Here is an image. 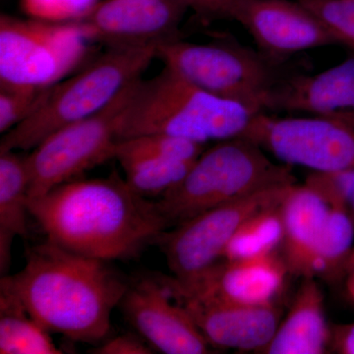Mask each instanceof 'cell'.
Returning <instances> with one entry per match:
<instances>
[{"mask_svg": "<svg viewBox=\"0 0 354 354\" xmlns=\"http://www.w3.org/2000/svg\"><path fill=\"white\" fill-rule=\"evenodd\" d=\"M297 1H298V0H297Z\"/></svg>", "mask_w": 354, "mask_h": 354, "instance_id": "35", "label": "cell"}, {"mask_svg": "<svg viewBox=\"0 0 354 354\" xmlns=\"http://www.w3.org/2000/svg\"><path fill=\"white\" fill-rule=\"evenodd\" d=\"M292 183L297 179L290 165L274 162L260 146L237 137L205 150L157 205L172 227L257 191Z\"/></svg>", "mask_w": 354, "mask_h": 354, "instance_id": "4", "label": "cell"}, {"mask_svg": "<svg viewBox=\"0 0 354 354\" xmlns=\"http://www.w3.org/2000/svg\"><path fill=\"white\" fill-rule=\"evenodd\" d=\"M187 10L179 0H104L82 22L91 39L108 48L158 46L178 39Z\"/></svg>", "mask_w": 354, "mask_h": 354, "instance_id": "14", "label": "cell"}, {"mask_svg": "<svg viewBox=\"0 0 354 354\" xmlns=\"http://www.w3.org/2000/svg\"><path fill=\"white\" fill-rule=\"evenodd\" d=\"M157 44L109 48L73 75L55 84L43 106L2 136V151H30L51 133L90 118L118 97L157 58Z\"/></svg>", "mask_w": 354, "mask_h": 354, "instance_id": "5", "label": "cell"}, {"mask_svg": "<svg viewBox=\"0 0 354 354\" xmlns=\"http://www.w3.org/2000/svg\"><path fill=\"white\" fill-rule=\"evenodd\" d=\"M29 211L51 243L106 262L136 257L169 228L157 202L118 174L62 184L30 198Z\"/></svg>", "mask_w": 354, "mask_h": 354, "instance_id": "1", "label": "cell"}, {"mask_svg": "<svg viewBox=\"0 0 354 354\" xmlns=\"http://www.w3.org/2000/svg\"><path fill=\"white\" fill-rule=\"evenodd\" d=\"M241 137L290 167L315 172L354 169V127L332 116L259 113Z\"/></svg>", "mask_w": 354, "mask_h": 354, "instance_id": "10", "label": "cell"}, {"mask_svg": "<svg viewBox=\"0 0 354 354\" xmlns=\"http://www.w3.org/2000/svg\"><path fill=\"white\" fill-rule=\"evenodd\" d=\"M157 58L198 87L266 113L283 64L234 41L194 44L181 39L158 44Z\"/></svg>", "mask_w": 354, "mask_h": 354, "instance_id": "6", "label": "cell"}, {"mask_svg": "<svg viewBox=\"0 0 354 354\" xmlns=\"http://www.w3.org/2000/svg\"><path fill=\"white\" fill-rule=\"evenodd\" d=\"M324 116H332V118L344 121V122L348 123V124L354 127V109H351V111H341V113H333L330 114V115Z\"/></svg>", "mask_w": 354, "mask_h": 354, "instance_id": "33", "label": "cell"}, {"mask_svg": "<svg viewBox=\"0 0 354 354\" xmlns=\"http://www.w3.org/2000/svg\"><path fill=\"white\" fill-rule=\"evenodd\" d=\"M228 18L246 29L263 55L279 64L302 51L337 44L299 1L230 0Z\"/></svg>", "mask_w": 354, "mask_h": 354, "instance_id": "11", "label": "cell"}, {"mask_svg": "<svg viewBox=\"0 0 354 354\" xmlns=\"http://www.w3.org/2000/svg\"><path fill=\"white\" fill-rule=\"evenodd\" d=\"M330 207L314 191L297 183L283 202L281 257L290 274L311 278V265Z\"/></svg>", "mask_w": 354, "mask_h": 354, "instance_id": "17", "label": "cell"}, {"mask_svg": "<svg viewBox=\"0 0 354 354\" xmlns=\"http://www.w3.org/2000/svg\"><path fill=\"white\" fill-rule=\"evenodd\" d=\"M100 0H20L22 12L31 19L53 23L80 22Z\"/></svg>", "mask_w": 354, "mask_h": 354, "instance_id": "27", "label": "cell"}, {"mask_svg": "<svg viewBox=\"0 0 354 354\" xmlns=\"http://www.w3.org/2000/svg\"><path fill=\"white\" fill-rule=\"evenodd\" d=\"M91 41L82 21L53 23L2 14L0 87L55 86L85 62Z\"/></svg>", "mask_w": 354, "mask_h": 354, "instance_id": "7", "label": "cell"}, {"mask_svg": "<svg viewBox=\"0 0 354 354\" xmlns=\"http://www.w3.org/2000/svg\"><path fill=\"white\" fill-rule=\"evenodd\" d=\"M293 184L272 186L204 212L165 230L158 239L174 279L185 283L223 259L242 223L261 209L285 200Z\"/></svg>", "mask_w": 354, "mask_h": 354, "instance_id": "9", "label": "cell"}, {"mask_svg": "<svg viewBox=\"0 0 354 354\" xmlns=\"http://www.w3.org/2000/svg\"><path fill=\"white\" fill-rule=\"evenodd\" d=\"M133 85L99 113L51 133L32 149L26 157L30 198L46 194L114 158L121 118Z\"/></svg>", "mask_w": 354, "mask_h": 354, "instance_id": "8", "label": "cell"}, {"mask_svg": "<svg viewBox=\"0 0 354 354\" xmlns=\"http://www.w3.org/2000/svg\"><path fill=\"white\" fill-rule=\"evenodd\" d=\"M106 263L46 241L30 249L21 271L2 277L0 288L12 293L48 332L99 344L129 288Z\"/></svg>", "mask_w": 354, "mask_h": 354, "instance_id": "2", "label": "cell"}, {"mask_svg": "<svg viewBox=\"0 0 354 354\" xmlns=\"http://www.w3.org/2000/svg\"><path fill=\"white\" fill-rule=\"evenodd\" d=\"M202 17L228 18L230 0H179Z\"/></svg>", "mask_w": 354, "mask_h": 354, "instance_id": "31", "label": "cell"}, {"mask_svg": "<svg viewBox=\"0 0 354 354\" xmlns=\"http://www.w3.org/2000/svg\"><path fill=\"white\" fill-rule=\"evenodd\" d=\"M30 174L26 157L17 151L0 152V272L8 274L12 244L28 234Z\"/></svg>", "mask_w": 354, "mask_h": 354, "instance_id": "19", "label": "cell"}, {"mask_svg": "<svg viewBox=\"0 0 354 354\" xmlns=\"http://www.w3.org/2000/svg\"><path fill=\"white\" fill-rule=\"evenodd\" d=\"M12 293L0 288V353L60 354L64 353Z\"/></svg>", "mask_w": 354, "mask_h": 354, "instance_id": "20", "label": "cell"}, {"mask_svg": "<svg viewBox=\"0 0 354 354\" xmlns=\"http://www.w3.org/2000/svg\"><path fill=\"white\" fill-rule=\"evenodd\" d=\"M288 315L260 353L323 354L330 348V327L323 291L314 278L304 279Z\"/></svg>", "mask_w": 354, "mask_h": 354, "instance_id": "18", "label": "cell"}, {"mask_svg": "<svg viewBox=\"0 0 354 354\" xmlns=\"http://www.w3.org/2000/svg\"><path fill=\"white\" fill-rule=\"evenodd\" d=\"M145 339L133 335H120L90 349L95 354H152V346Z\"/></svg>", "mask_w": 354, "mask_h": 354, "instance_id": "29", "label": "cell"}, {"mask_svg": "<svg viewBox=\"0 0 354 354\" xmlns=\"http://www.w3.org/2000/svg\"><path fill=\"white\" fill-rule=\"evenodd\" d=\"M327 27L337 44L354 50V0H298Z\"/></svg>", "mask_w": 354, "mask_h": 354, "instance_id": "26", "label": "cell"}, {"mask_svg": "<svg viewBox=\"0 0 354 354\" xmlns=\"http://www.w3.org/2000/svg\"><path fill=\"white\" fill-rule=\"evenodd\" d=\"M259 111L203 90L174 70L133 85L121 118L118 141L162 134L206 144L241 137Z\"/></svg>", "mask_w": 354, "mask_h": 354, "instance_id": "3", "label": "cell"}, {"mask_svg": "<svg viewBox=\"0 0 354 354\" xmlns=\"http://www.w3.org/2000/svg\"><path fill=\"white\" fill-rule=\"evenodd\" d=\"M344 281H346V290L348 297L354 304V248L349 258L348 266H346V274H344Z\"/></svg>", "mask_w": 354, "mask_h": 354, "instance_id": "32", "label": "cell"}, {"mask_svg": "<svg viewBox=\"0 0 354 354\" xmlns=\"http://www.w3.org/2000/svg\"></svg>", "mask_w": 354, "mask_h": 354, "instance_id": "36", "label": "cell"}, {"mask_svg": "<svg viewBox=\"0 0 354 354\" xmlns=\"http://www.w3.org/2000/svg\"><path fill=\"white\" fill-rule=\"evenodd\" d=\"M120 305L128 322L160 353H212L201 330L162 279H144L129 286Z\"/></svg>", "mask_w": 354, "mask_h": 354, "instance_id": "12", "label": "cell"}, {"mask_svg": "<svg viewBox=\"0 0 354 354\" xmlns=\"http://www.w3.org/2000/svg\"><path fill=\"white\" fill-rule=\"evenodd\" d=\"M348 212L351 218H353L354 223V190L353 193V196L351 198V201H349Z\"/></svg>", "mask_w": 354, "mask_h": 354, "instance_id": "34", "label": "cell"}, {"mask_svg": "<svg viewBox=\"0 0 354 354\" xmlns=\"http://www.w3.org/2000/svg\"><path fill=\"white\" fill-rule=\"evenodd\" d=\"M205 146L181 137L155 133L120 140L114 149L116 160L123 158L146 157L191 162L205 151Z\"/></svg>", "mask_w": 354, "mask_h": 354, "instance_id": "24", "label": "cell"}, {"mask_svg": "<svg viewBox=\"0 0 354 354\" xmlns=\"http://www.w3.org/2000/svg\"><path fill=\"white\" fill-rule=\"evenodd\" d=\"M354 109V55L320 73H288L274 88L266 113L330 115Z\"/></svg>", "mask_w": 354, "mask_h": 354, "instance_id": "16", "label": "cell"}, {"mask_svg": "<svg viewBox=\"0 0 354 354\" xmlns=\"http://www.w3.org/2000/svg\"><path fill=\"white\" fill-rule=\"evenodd\" d=\"M125 181L143 197H162L185 176L193 162H171L160 158L134 157L118 160Z\"/></svg>", "mask_w": 354, "mask_h": 354, "instance_id": "23", "label": "cell"}, {"mask_svg": "<svg viewBox=\"0 0 354 354\" xmlns=\"http://www.w3.org/2000/svg\"><path fill=\"white\" fill-rule=\"evenodd\" d=\"M330 348L339 354H354V323L330 327Z\"/></svg>", "mask_w": 354, "mask_h": 354, "instance_id": "30", "label": "cell"}, {"mask_svg": "<svg viewBox=\"0 0 354 354\" xmlns=\"http://www.w3.org/2000/svg\"><path fill=\"white\" fill-rule=\"evenodd\" d=\"M354 223L348 211L330 208L311 265V278L344 279L354 248Z\"/></svg>", "mask_w": 354, "mask_h": 354, "instance_id": "21", "label": "cell"}, {"mask_svg": "<svg viewBox=\"0 0 354 354\" xmlns=\"http://www.w3.org/2000/svg\"><path fill=\"white\" fill-rule=\"evenodd\" d=\"M304 184L325 201L330 208L348 211L354 190V169L313 171L307 177Z\"/></svg>", "mask_w": 354, "mask_h": 354, "instance_id": "28", "label": "cell"}, {"mask_svg": "<svg viewBox=\"0 0 354 354\" xmlns=\"http://www.w3.org/2000/svg\"><path fill=\"white\" fill-rule=\"evenodd\" d=\"M290 272L278 252L239 260H221L192 281L162 279L172 293L211 297L230 304H276Z\"/></svg>", "mask_w": 354, "mask_h": 354, "instance_id": "13", "label": "cell"}, {"mask_svg": "<svg viewBox=\"0 0 354 354\" xmlns=\"http://www.w3.org/2000/svg\"><path fill=\"white\" fill-rule=\"evenodd\" d=\"M53 87H0V133L6 134L36 113Z\"/></svg>", "mask_w": 354, "mask_h": 354, "instance_id": "25", "label": "cell"}, {"mask_svg": "<svg viewBox=\"0 0 354 354\" xmlns=\"http://www.w3.org/2000/svg\"><path fill=\"white\" fill-rule=\"evenodd\" d=\"M171 295L214 348L260 353L281 321V309L276 304L242 305L216 298Z\"/></svg>", "mask_w": 354, "mask_h": 354, "instance_id": "15", "label": "cell"}, {"mask_svg": "<svg viewBox=\"0 0 354 354\" xmlns=\"http://www.w3.org/2000/svg\"><path fill=\"white\" fill-rule=\"evenodd\" d=\"M283 202L247 218L227 244L223 260L247 259L278 252L283 239Z\"/></svg>", "mask_w": 354, "mask_h": 354, "instance_id": "22", "label": "cell"}]
</instances>
